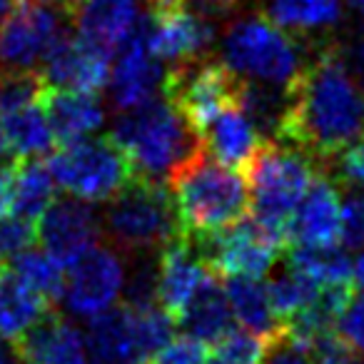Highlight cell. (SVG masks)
<instances>
[{
	"label": "cell",
	"mask_w": 364,
	"mask_h": 364,
	"mask_svg": "<svg viewBox=\"0 0 364 364\" xmlns=\"http://www.w3.org/2000/svg\"><path fill=\"white\" fill-rule=\"evenodd\" d=\"M279 140H287L317 165L339 160L364 135V97L344 58L329 46L302 65L287 87Z\"/></svg>",
	"instance_id": "6da1fadb"
},
{
	"label": "cell",
	"mask_w": 364,
	"mask_h": 364,
	"mask_svg": "<svg viewBox=\"0 0 364 364\" xmlns=\"http://www.w3.org/2000/svg\"><path fill=\"white\" fill-rule=\"evenodd\" d=\"M182 232L210 235L237 225L250 213V185L240 170L210 157L205 147L165 180Z\"/></svg>",
	"instance_id": "7a4b0ae2"
},
{
	"label": "cell",
	"mask_w": 364,
	"mask_h": 364,
	"mask_svg": "<svg viewBox=\"0 0 364 364\" xmlns=\"http://www.w3.org/2000/svg\"><path fill=\"white\" fill-rule=\"evenodd\" d=\"M110 140L125 152L132 175L157 180L170 177L182 162L203 150V140L190 122L162 95L135 110L120 112Z\"/></svg>",
	"instance_id": "3957f363"
},
{
	"label": "cell",
	"mask_w": 364,
	"mask_h": 364,
	"mask_svg": "<svg viewBox=\"0 0 364 364\" xmlns=\"http://www.w3.org/2000/svg\"><path fill=\"white\" fill-rule=\"evenodd\" d=\"M319 165L297 147L262 142L247 165L250 213L259 228L289 247V220L319 175Z\"/></svg>",
	"instance_id": "277c9868"
},
{
	"label": "cell",
	"mask_w": 364,
	"mask_h": 364,
	"mask_svg": "<svg viewBox=\"0 0 364 364\" xmlns=\"http://www.w3.org/2000/svg\"><path fill=\"white\" fill-rule=\"evenodd\" d=\"M102 225L112 247L127 255H150L182 235L177 210L165 182L135 177L107 200Z\"/></svg>",
	"instance_id": "5b68a950"
},
{
	"label": "cell",
	"mask_w": 364,
	"mask_h": 364,
	"mask_svg": "<svg viewBox=\"0 0 364 364\" xmlns=\"http://www.w3.org/2000/svg\"><path fill=\"white\" fill-rule=\"evenodd\" d=\"M223 63L250 80L287 87L302 70V55L282 28L269 18H242L228 31L223 43Z\"/></svg>",
	"instance_id": "8992f818"
},
{
	"label": "cell",
	"mask_w": 364,
	"mask_h": 364,
	"mask_svg": "<svg viewBox=\"0 0 364 364\" xmlns=\"http://www.w3.org/2000/svg\"><path fill=\"white\" fill-rule=\"evenodd\" d=\"M55 185L82 203H107L132 180L125 152L110 140H75L48 160Z\"/></svg>",
	"instance_id": "52a82bcc"
},
{
	"label": "cell",
	"mask_w": 364,
	"mask_h": 364,
	"mask_svg": "<svg viewBox=\"0 0 364 364\" xmlns=\"http://www.w3.org/2000/svg\"><path fill=\"white\" fill-rule=\"evenodd\" d=\"M240 82H242V77L235 75L225 63H180V65H170L165 70L162 97L200 135L213 117H218L228 107L237 105Z\"/></svg>",
	"instance_id": "ba28073f"
},
{
	"label": "cell",
	"mask_w": 364,
	"mask_h": 364,
	"mask_svg": "<svg viewBox=\"0 0 364 364\" xmlns=\"http://www.w3.org/2000/svg\"><path fill=\"white\" fill-rule=\"evenodd\" d=\"M193 237V235H190ZM200 257L208 262L210 269L225 277H255L259 279L272 269L279 252L287 250L277 237L259 228L252 218L240 220L237 225L193 237Z\"/></svg>",
	"instance_id": "9c48e42d"
},
{
	"label": "cell",
	"mask_w": 364,
	"mask_h": 364,
	"mask_svg": "<svg viewBox=\"0 0 364 364\" xmlns=\"http://www.w3.org/2000/svg\"><path fill=\"white\" fill-rule=\"evenodd\" d=\"M137 31L145 38L147 50L160 63L180 65V63L208 60L215 46V23L200 18L188 8L172 11H147L137 18Z\"/></svg>",
	"instance_id": "30bf717a"
},
{
	"label": "cell",
	"mask_w": 364,
	"mask_h": 364,
	"mask_svg": "<svg viewBox=\"0 0 364 364\" xmlns=\"http://www.w3.org/2000/svg\"><path fill=\"white\" fill-rule=\"evenodd\" d=\"M58 8L26 0L0 23V70H38L50 43L63 31Z\"/></svg>",
	"instance_id": "8fae6325"
},
{
	"label": "cell",
	"mask_w": 364,
	"mask_h": 364,
	"mask_svg": "<svg viewBox=\"0 0 364 364\" xmlns=\"http://www.w3.org/2000/svg\"><path fill=\"white\" fill-rule=\"evenodd\" d=\"M65 274L63 304L75 317H95L115 307L125 282V269L112 247H92L73 262Z\"/></svg>",
	"instance_id": "7c38bea8"
},
{
	"label": "cell",
	"mask_w": 364,
	"mask_h": 364,
	"mask_svg": "<svg viewBox=\"0 0 364 364\" xmlns=\"http://www.w3.org/2000/svg\"><path fill=\"white\" fill-rule=\"evenodd\" d=\"M112 58L82 41L77 33L63 28L50 43L38 73L48 87L73 92H97L110 80Z\"/></svg>",
	"instance_id": "4fadbf2b"
},
{
	"label": "cell",
	"mask_w": 364,
	"mask_h": 364,
	"mask_svg": "<svg viewBox=\"0 0 364 364\" xmlns=\"http://www.w3.org/2000/svg\"><path fill=\"white\" fill-rule=\"evenodd\" d=\"M102 232V220L87 203L77 198H55V203L41 215L36 235L43 242V250L55 259L60 267L90 252Z\"/></svg>",
	"instance_id": "5bb4252c"
},
{
	"label": "cell",
	"mask_w": 364,
	"mask_h": 364,
	"mask_svg": "<svg viewBox=\"0 0 364 364\" xmlns=\"http://www.w3.org/2000/svg\"><path fill=\"white\" fill-rule=\"evenodd\" d=\"M162 80H165V68L147 50L145 38L135 26V31L115 55V65L110 68L107 90L112 107L117 112H127L147 105L155 100L157 92H162Z\"/></svg>",
	"instance_id": "9a60e30c"
},
{
	"label": "cell",
	"mask_w": 364,
	"mask_h": 364,
	"mask_svg": "<svg viewBox=\"0 0 364 364\" xmlns=\"http://www.w3.org/2000/svg\"><path fill=\"white\" fill-rule=\"evenodd\" d=\"M342 242V203L339 193L324 175L312 188L289 220V245L299 247H337Z\"/></svg>",
	"instance_id": "2e32d148"
},
{
	"label": "cell",
	"mask_w": 364,
	"mask_h": 364,
	"mask_svg": "<svg viewBox=\"0 0 364 364\" xmlns=\"http://www.w3.org/2000/svg\"><path fill=\"white\" fill-rule=\"evenodd\" d=\"M210 272L208 262L200 257L193 237L188 232L177 235L160 250V282H157V304L170 317H180L185 304Z\"/></svg>",
	"instance_id": "e0dca14e"
},
{
	"label": "cell",
	"mask_w": 364,
	"mask_h": 364,
	"mask_svg": "<svg viewBox=\"0 0 364 364\" xmlns=\"http://www.w3.org/2000/svg\"><path fill=\"white\" fill-rule=\"evenodd\" d=\"M16 349L23 364H87L85 337L55 309L28 329Z\"/></svg>",
	"instance_id": "ac0fdd59"
},
{
	"label": "cell",
	"mask_w": 364,
	"mask_h": 364,
	"mask_svg": "<svg viewBox=\"0 0 364 364\" xmlns=\"http://www.w3.org/2000/svg\"><path fill=\"white\" fill-rule=\"evenodd\" d=\"M73 18L82 41L115 58L135 31L140 6L137 0H82Z\"/></svg>",
	"instance_id": "d6986e66"
},
{
	"label": "cell",
	"mask_w": 364,
	"mask_h": 364,
	"mask_svg": "<svg viewBox=\"0 0 364 364\" xmlns=\"http://www.w3.org/2000/svg\"><path fill=\"white\" fill-rule=\"evenodd\" d=\"M177 324L185 329V334L205 344H218L230 329H235V314L225 292V282L215 269L203 277L200 287L177 317Z\"/></svg>",
	"instance_id": "ffe728a7"
},
{
	"label": "cell",
	"mask_w": 364,
	"mask_h": 364,
	"mask_svg": "<svg viewBox=\"0 0 364 364\" xmlns=\"http://www.w3.org/2000/svg\"><path fill=\"white\" fill-rule=\"evenodd\" d=\"M200 140L208 155H213L218 162L235 170H247V165L255 160L257 150L262 147V137L255 130V125L247 120L240 105H232L223 110L218 117L210 120V125L200 132Z\"/></svg>",
	"instance_id": "44dd1931"
},
{
	"label": "cell",
	"mask_w": 364,
	"mask_h": 364,
	"mask_svg": "<svg viewBox=\"0 0 364 364\" xmlns=\"http://www.w3.org/2000/svg\"><path fill=\"white\" fill-rule=\"evenodd\" d=\"M41 107L48 117L53 135L58 142L82 140L90 132L100 130L105 122V110L100 100L92 92H73V90H55L46 87L41 97Z\"/></svg>",
	"instance_id": "7402d4cb"
},
{
	"label": "cell",
	"mask_w": 364,
	"mask_h": 364,
	"mask_svg": "<svg viewBox=\"0 0 364 364\" xmlns=\"http://www.w3.org/2000/svg\"><path fill=\"white\" fill-rule=\"evenodd\" d=\"M85 347L92 364H137L132 309L117 304L87 319Z\"/></svg>",
	"instance_id": "603a6c76"
},
{
	"label": "cell",
	"mask_w": 364,
	"mask_h": 364,
	"mask_svg": "<svg viewBox=\"0 0 364 364\" xmlns=\"http://www.w3.org/2000/svg\"><path fill=\"white\" fill-rule=\"evenodd\" d=\"M50 312V302L33 292L11 267H0V337L18 342Z\"/></svg>",
	"instance_id": "cb8c5ba5"
},
{
	"label": "cell",
	"mask_w": 364,
	"mask_h": 364,
	"mask_svg": "<svg viewBox=\"0 0 364 364\" xmlns=\"http://www.w3.org/2000/svg\"><path fill=\"white\" fill-rule=\"evenodd\" d=\"M225 292H228L232 314L242 329L259 334L267 342L282 334V319L274 314L269 302L267 284L255 277H228L225 279Z\"/></svg>",
	"instance_id": "d4e9b609"
},
{
	"label": "cell",
	"mask_w": 364,
	"mask_h": 364,
	"mask_svg": "<svg viewBox=\"0 0 364 364\" xmlns=\"http://www.w3.org/2000/svg\"><path fill=\"white\" fill-rule=\"evenodd\" d=\"M55 203V177L46 160L28 157L16 160V177H13L11 213L23 220H41L50 205Z\"/></svg>",
	"instance_id": "484cf974"
},
{
	"label": "cell",
	"mask_w": 364,
	"mask_h": 364,
	"mask_svg": "<svg viewBox=\"0 0 364 364\" xmlns=\"http://www.w3.org/2000/svg\"><path fill=\"white\" fill-rule=\"evenodd\" d=\"M237 105L264 142H269V137H279V127H282L284 110H287V90L284 87L277 90L267 82L242 80Z\"/></svg>",
	"instance_id": "4316f807"
},
{
	"label": "cell",
	"mask_w": 364,
	"mask_h": 364,
	"mask_svg": "<svg viewBox=\"0 0 364 364\" xmlns=\"http://www.w3.org/2000/svg\"><path fill=\"white\" fill-rule=\"evenodd\" d=\"M339 16H342L339 0H267V18L282 31H324L332 28Z\"/></svg>",
	"instance_id": "83f0119b"
},
{
	"label": "cell",
	"mask_w": 364,
	"mask_h": 364,
	"mask_svg": "<svg viewBox=\"0 0 364 364\" xmlns=\"http://www.w3.org/2000/svg\"><path fill=\"white\" fill-rule=\"evenodd\" d=\"M3 127H6L8 147L18 155V160H28V157H41L48 150H53V135L48 117L43 107L31 105L16 110L11 115L3 117Z\"/></svg>",
	"instance_id": "f1b7e54d"
},
{
	"label": "cell",
	"mask_w": 364,
	"mask_h": 364,
	"mask_svg": "<svg viewBox=\"0 0 364 364\" xmlns=\"http://www.w3.org/2000/svg\"><path fill=\"white\" fill-rule=\"evenodd\" d=\"M287 264L299 269L302 274L312 277L317 284H337L352 282L354 264L349 255L339 247H287Z\"/></svg>",
	"instance_id": "f546056e"
},
{
	"label": "cell",
	"mask_w": 364,
	"mask_h": 364,
	"mask_svg": "<svg viewBox=\"0 0 364 364\" xmlns=\"http://www.w3.org/2000/svg\"><path fill=\"white\" fill-rule=\"evenodd\" d=\"M11 269L41 297L48 302H58L65 289V272L63 267L50 257L48 252H38V250H26L13 259Z\"/></svg>",
	"instance_id": "4dcf8cb0"
},
{
	"label": "cell",
	"mask_w": 364,
	"mask_h": 364,
	"mask_svg": "<svg viewBox=\"0 0 364 364\" xmlns=\"http://www.w3.org/2000/svg\"><path fill=\"white\" fill-rule=\"evenodd\" d=\"M319 287L312 277L302 274L299 269L287 267L284 272L274 274L267 282V294L269 302H272V309L279 319H289L292 314H297L299 309H304L314 297H317Z\"/></svg>",
	"instance_id": "1f68e13d"
},
{
	"label": "cell",
	"mask_w": 364,
	"mask_h": 364,
	"mask_svg": "<svg viewBox=\"0 0 364 364\" xmlns=\"http://www.w3.org/2000/svg\"><path fill=\"white\" fill-rule=\"evenodd\" d=\"M132 329H135L137 364H150L152 357L175 337V317H170L160 304L132 309Z\"/></svg>",
	"instance_id": "d6a6232c"
},
{
	"label": "cell",
	"mask_w": 364,
	"mask_h": 364,
	"mask_svg": "<svg viewBox=\"0 0 364 364\" xmlns=\"http://www.w3.org/2000/svg\"><path fill=\"white\" fill-rule=\"evenodd\" d=\"M46 80L38 70H0V112L11 115L31 105H41Z\"/></svg>",
	"instance_id": "836d02e7"
},
{
	"label": "cell",
	"mask_w": 364,
	"mask_h": 364,
	"mask_svg": "<svg viewBox=\"0 0 364 364\" xmlns=\"http://www.w3.org/2000/svg\"><path fill=\"white\" fill-rule=\"evenodd\" d=\"M269 342L250 329H230L218 344L215 357L225 359L228 364H264Z\"/></svg>",
	"instance_id": "e575fe53"
},
{
	"label": "cell",
	"mask_w": 364,
	"mask_h": 364,
	"mask_svg": "<svg viewBox=\"0 0 364 364\" xmlns=\"http://www.w3.org/2000/svg\"><path fill=\"white\" fill-rule=\"evenodd\" d=\"M157 282H160V259H150V255H140L130 272L122 304L130 309H147L157 304Z\"/></svg>",
	"instance_id": "d590c367"
},
{
	"label": "cell",
	"mask_w": 364,
	"mask_h": 364,
	"mask_svg": "<svg viewBox=\"0 0 364 364\" xmlns=\"http://www.w3.org/2000/svg\"><path fill=\"white\" fill-rule=\"evenodd\" d=\"M36 237L31 220H23L13 213H0V264L13 262L18 255L31 250Z\"/></svg>",
	"instance_id": "8d00e7d4"
},
{
	"label": "cell",
	"mask_w": 364,
	"mask_h": 364,
	"mask_svg": "<svg viewBox=\"0 0 364 364\" xmlns=\"http://www.w3.org/2000/svg\"><path fill=\"white\" fill-rule=\"evenodd\" d=\"M307 354L314 364H362V354L334 329L317 334L307 347Z\"/></svg>",
	"instance_id": "74e56055"
},
{
	"label": "cell",
	"mask_w": 364,
	"mask_h": 364,
	"mask_svg": "<svg viewBox=\"0 0 364 364\" xmlns=\"http://www.w3.org/2000/svg\"><path fill=\"white\" fill-rule=\"evenodd\" d=\"M208 357H210L208 344L190 337V334H182V337H172L152 357L150 364H205Z\"/></svg>",
	"instance_id": "f35d334b"
},
{
	"label": "cell",
	"mask_w": 364,
	"mask_h": 364,
	"mask_svg": "<svg viewBox=\"0 0 364 364\" xmlns=\"http://www.w3.org/2000/svg\"><path fill=\"white\" fill-rule=\"evenodd\" d=\"M342 245L347 250H364V193L357 190L342 205Z\"/></svg>",
	"instance_id": "ab89813d"
},
{
	"label": "cell",
	"mask_w": 364,
	"mask_h": 364,
	"mask_svg": "<svg viewBox=\"0 0 364 364\" xmlns=\"http://www.w3.org/2000/svg\"><path fill=\"white\" fill-rule=\"evenodd\" d=\"M339 334L364 357V297H354L337 322Z\"/></svg>",
	"instance_id": "60d3db41"
},
{
	"label": "cell",
	"mask_w": 364,
	"mask_h": 364,
	"mask_svg": "<svg viewBox=\"0 0 364 364\" xmlns=\"http://www.w3.org/2000/svg\"><path fill=\"white\" fill-rule=\"evenodd\" d=\"M337 162L342 180L349 182L357 193H364V135L349 150H344Z\"/></svg>",
	"instance_id": "b9f144b4"
},
{
	"label": "cell",
	"mask_w": 364,
	"mask_h": 364,
	"mask_svg": "<svg viewBox=\"0 0 364 364\" xmlns=\"http://www.w3.org/2000/svg\"><path fill=\"white\" fill-rule=\"evenodd\" d=\"M264 364H314V362L309 359L307 352H302L299 347H294L284 334H279L277 339L269 342Z\"/></svg>",
	"instance_id": "7bdbcfd3"
},
{
	"label": "cell",
	"mask_w": 364,
	"mask_h": 364,
	"mask_svg": "<svg viewBox=\"0 0 364 364\" xmlns=\"http://www.w3.org/2000/svg\"><path fill=\"white\" fill-rule=\"evenodd\" d=\"M190 11L198 13L205 21H218V18H225L240 6V0H188Z\"/></svg>",
	"instance_id": "ee69618b"
},
{
	"label": "cell",
	"mask_w": 364,
	"mask_h": 364,
	"mask_svg": "<svg viewBox=\"0 0 364 364\" xmlns=\"http://www.w3.org/2000/svg\"><path fill=\"white\" fill-rule=\"evenodd\" d=\"M13 177H16V162H0V213H8L11 208Z\"/></svg>",
	"instance_id": "f6af8a7d"
},
{
	"label": "cell",
	"mask_w": 364,
	"mask_h": 364,
	"mask_svg": "<svg viewBox=\"0 0 364 364\" xmlns=\"http://www.w3.org/2000/svg\"><path fill=\"white\" fill-rule=\"evenodd\" d=\"M0 364H23L18 349L3 337H0Z\"/></svg>",
	"instance_id": "bcb514c9"
},
{
	"label": "cell",
	"mask_w": 364,
	"mask_h": 364,
	"mask_svg": "<svg viewBox=\"0 0 364 364\" xmlns=\"http://www.w3.org/2000/svg\"><path fill=\"white\" fill-rule=\"evenodd\" d=\"M152 11H172V8L188 6V0H150Z\"/></svg>",
	"instance_id": "7dc6e473"
},
{
	"label": "cell",
	"mask_w": 364,
	"mask_h": 364,
	"mask_svg": "<svg viewBox=\"0 0 364 364\" xmlns=\"http://www.w3.org/2000/svg\"><path fill=\"white\" fill-rule=\"evenodd\" d=\"M48 3H53V6H55L60 13H68V16H73V13H75V8L80 6L82 0H48Z\"/></svg>",
	"instance_id": "c3c4849f"
},
{
	"label": "cell",
	"mask_w": 364,
	"mask_h": 364,
	"mask_svg": "<svg viewBox=\"0 0 364 364\" xmlns=\"http://www.w3.org/2000/svg\"><path fill=\"white\" fill-rule=\"evenodd\" d=\"M354 279H357L359 289H362V297H364V250L357 257V262H354Z\"/></svg>",
	"instance_id": "681fc988"
},
{
	"label": "cell",
	"mask_w": 364,
	"mask_h": 364,
	"mask_svg": "<svg viewBox=\"0 0 364 364\" xmlns=\"http://www.w3.org/2000/svg\"><path fill=\"white\" fill-rule=\"evenodd\" d=\"M8 137H6V127H3V117H0V162H8Z\"/></svg>",
	"instance_id": "f907efd6"
},
{
	"label": "cell",
	"mask_w": 364,
	"mask_h": 364,
	"mask_svg": "<svg viewBox=\"0 0 364 364\" xmlns=\"http://www.w3.org/2000/svg\"><path fill=\"white\" fill-rule=\"evenodd\" d=\"M13 13V0H0V23Z\"/></svg>",
	"instance_id": "816d5d0a"
},
{
	"label": "cell",
	"mask_w": 364,
	"mask_h": 364,
	"mask_svg": "<svg viewBox=\"0 0 364 364\" xmlns=\"http://www.w3.org/2000/svg\"><path fill=\"white\" fill-rule=\"evenodd\" d=\"M347 3L354 8V11H357V13H362V16H364V0H347Z\"/></svg>",
	"instance_id": "f5cc1de1"
},
{
	"label": "cell",
	"mask_w": 364,
	"mask_h": 364,
	"mask_svg": "<svg viewBox=\"0 0 364 364\" xmlns=\"http://www.w3.org/2000/svg\"><path fill=\"white\" fill-rule=\"evenodd\" d=\"M205 364H228L225 359H220V357H208V362Z\"/></svg>",
	"instance_id": "db71d44e"
},
{
	"label": "cell",
	"mask_w": 364,
	"mask_h": 364,
	"mask_svg": "<svg viewBox=\"0 0 364 364\" xmlns=\"http://www.w3.org/2000/svg\"><path fill=\"white\" fill-rule=\"evenodd\" d=\"M354 46H357V48H359V50H362V53H364V28H362V36H359V41H357V43H354Z\"/></svg>",
	"instance_id": "11a10c76"
},
{
	"label": "cell",
	"mask_w": 364,
	"mask_h": 364,
	"mask_svg": "<svg viewBox=\"0 0 364 364\" xmlns=\"http://www.w3.org/2000/svg\"><path fill=\"white\" fill-rule=\"evenodd\" d=\"M18 3H26V0H18Z\"/></svg>",
	"instance_id": "9f6ffc18"
}]
</instances>
